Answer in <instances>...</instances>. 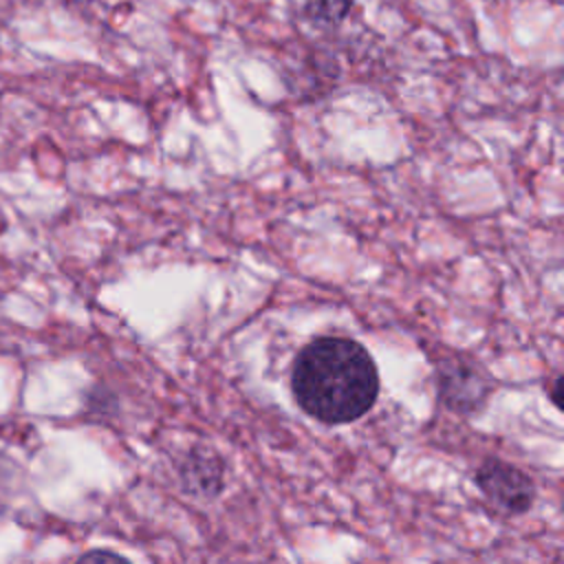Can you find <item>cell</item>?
I'll return each mask as SVG.
<instances>
[{
    "label": "cell",
    "instance_id": "obj_4",
    "mask_svg": "<svg viewBox=\"0 0 564 564\" xmlns=\"http://www.w3.org/2000/svg\"><path fill=\"white\" fill-rule=\"evenodd\" d=\"M183 482L189 491L203 496H216L223 482V463L209 449H192L183 469Z\"/></svg>",
    "mask_w": 564,
    "mask_h": 564
},
{
    "label": "cell",
    "instance_id": "obj_6",
    "mask_svg": "<svg viewBox=\"0 0 564 564\" xmlns=\"http://www.w3.org/2000/svg\"><path fill=\"white\" fill-rule=\"evenodd\" d=\"M75 564H130L128 560H123L121 555L112 553V551H104V549H95L84 553Z\"/></svg>",
    "mask_w": 564,
    "mask_h": 564
},
{
    "label": "cell",
    "instance_id": "obj_2",
    "mask_svg": "<svg viewBox=\"0 0 564 564\" xmlns=\"http://www.w3.org/2000/svg\"><path fill=\"white\" fill-rule=\"evenodd\" d=\"M476 482L494 507L507 513H522L531 507L535 489L531 478L498 458L485 460L476 471Z\"/></svg>",
    "mask_w": 564,
    "mask_h": 564
},
{
    "label": "cell",
    "instance_id": "obj_5",
    "mask_svg": "<svg viewBox=\"0 0 564 564\" xmlns=\"http://www.w3.org/2000/svg\"><path fill=\"white\" fill-rule=\"evenodd\" d=\"M350 9L352 0H304L306 15L326 24L341 22Z\"/></svg>",
    "mask_w": 564,
    "mask_h": 564
},
{
    "label": "cell",
    "instance_id": "obj_1",
    "mask_svg": "<svg viewBox=\"0 0 564 564\" xmlns=\"http://www.w3.org/2000/svg\"><path fill=\"white\" fill-rule=\"evenodd\" d=\"M297 405L322 423H350L364 416L379 394L370 352L348 337H317L306 344L291 375Z\"/></svg>",
    "mask_w": 564,
    "mask_h": 564
},
{
    "label": "cell",
    "instance_id": "obj_3",
    "mask_svg": "<svg viewBox=\"0 0 564 564\" xmlns=\"http://www.w3.org/2000/svg\"><path fill=\"white\" fill-rule=\"evenodd\" d=\"M438 388L447 408L456 412L474 410L489 392V383L480 370L465 361H452L443 366L438 372Z\"/></svg>",
    "mask_w": 564,
    "mask_h": 564
}]
</instances>
